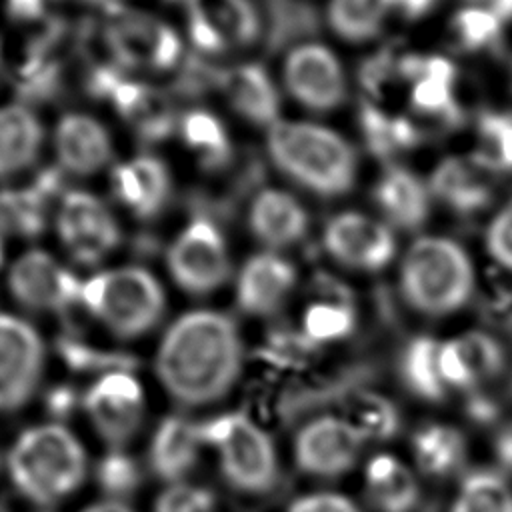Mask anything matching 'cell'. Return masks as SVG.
Returning <instances> with one entry per match:
<instances>
[{
    "label": "cell",
    "mask_w": 512,
    "mask_h": 512,
    "mask_svg": "<svg viewBox=\"0 0 512 512\" xmlns=\"http://www.w3.org/2000/svg\"><path fill=\"white\" fill-rule=\"evenodd\" d=\"M242 364L244 346L236 322L210 308L188 310L174 318L154 354L160 386L182 406L222 400L238 382Z\"/></svg>",
    "instance_id": "obj_1"
},
{
    "label": "cell",
    "mask_w": 512,
    "mask_h": 512,
    "mask_svg": "<svg viewBox=\"0 0 512 512\" xmlns=\"http://www.w3.org/2000/svg\"><path fill=\"white\" fill-rule=\"evenodd\" d=\"M6 472L26 500L54 506L84 484L88 456L78 436L62 422L52 420L16 436L6 452Z\"/></svg>",
    "instance_id": "obj_2"
},
{
    "label": "cell",
    "mask_w": 512,
    "mask_h": 512,
    "mask_svg": "<svg viewBox=\"0 0 512 512\" xmlns=\"http://www.w3.org/2000/svg\"><path fill=\"white\" fill-rule=\"evenodd\" d=\"M266 148L274 166L318 196H342L356 180L358 160L338 132L308 120H278L268 128Z\"/></svg>",
    "instance_id": "obj_3"
},
{
    "label": "cell",
    "mask_w": 512,
    "mask_h": 512,
    "mask_svg": "<svg viewBox=\"0 0 512 512\" xmlns=\"http://www.w3.org/2000/svg\"><path fill=\"white\" fill-rule=\"evenodd\" d=\"M80 306L112 336L132 340L156 328L166 310V292L148 268L124 264L82 278Z\"/></svg>",
    "instance_id": "obj_4"
},
{
    "label": "cell",
    "mask_w": 512,
    "mask_h": 512,
    "mask_svg": "<svg viewBox=\"0 0 512 512\" xmlns=\"http://www.w3.org/2000/svg\"><path fill=\"white\" fill-rule=\"evenodd\" d=\"M400 290L416 312L448 316L470 300L474 266L458 242L444 236H420L402 258Z\"/></svg>",
    "instance_id": "obj_5"
},
{
    "label": "cell",
    "mask_w": 512,
    "mask_h": 512,
    "mask_svg": "<svg viewBox=\"0 0 512 512\" xmlns=\"http://www.w3.org/2000/svg\"><path fill=\"white\" fill-rule=\"evenodd\" d=\"M104 16L102 42L108 60L124 72L150 80L180 66L184 40L162 16L128 4Z\"/></svg>",
    "instance_id": "obj_6"
},
{
    "label": "cell",
    "mask_w": 512,
    "mask_h": 512,
    "mask_svg": "<svg viewBox=\"0 0 512 512\" xmlns=\"http://www.w3.org/2000/svg\"><path fill=\"white\" fill-rule=\"evenodd\" d=\"M206 448L218 456L224 480L244 494H266L278 482L272 436L246 412H224L202 422Z\"/></svg>",
    "instance_id": "obj_7"
},
{
    "label": "cell",
    "mask_w": 512,
    "mask_h": 512,
    "mask_svg": "<svg viewBox=\"0 0 512 512\" xmlns=\"http://www.w3.org/2000/svg\"><path fill=\"white\" fill-rule=\"evenodd\" d=\"M50 226L62 252L86 268L100 266L122 242V226L112 206L84 188L62 192Z\"/></svg>",
    "instance_id": "obj_8"
},
{
    "label": "cell",
    "mask_w": 512,
    "mask_h": 512,
    "mask_svg": "<svg viewBox=\"0 0 512 512\" xmlns=\"http://www.w3.org/2000/svg\"><path fill=\"white\" fill-rule=\"evenodd\" d=\"M88 88L144 140H158L176 132L178 116H174L170 102L150 80L104 62V66L90 72Z\"/></svg>",
    "instance_id": "obj_9"
},
{
    "label": "cell",
    "mask_w": 512,
    "mask_h": 512,
    "mask_svg": "<svg viewBox=\"0 0 512 512\" xmlns=\"http://www.w3.org/2000/svg\"><path fill=\"white\" fill-rule=\"evenodd\" d=\"M172 282L192 296L216 292L230 278V252L220 228L208 218H192L166 248Z\"/></svg>",
    "instance_id": "obj_10"
},
{
    "label": "cell",
    "mask_w": 512,
    "mask_h": 512,
    "mask_svg": "<svg viewBox=\"0 0 512 512\" xmlns=\"http://www.w3.org/2000/svg\"><path fill=\"white\" fill-rule=\"evenodd\" d=\"M82 410L110 448H124L142 428L146 394L130 370H110L102 372L82 394Z\"/></svg>",
    "instance_id": "obj_11"
},
{
    "label": "cell",
    "mask_w": 512,
    "mask_h": 512,
    "mask_svg": "<svg viewBox=\"0 0 512 512\" xmlns=\"http://www.w3.org/2000/svg\"><path fill=\"white\" fill-rule=\"evenodd\" d=\"M6 286L14 302L28 310L66 312L80 306L82 278L42 248H30L10 262Z\"/></svg>",
    "instance_id": "obj_12"
},
{
    "label": "cell",
    "mask_w": 512,
    "mask_h": 512,
    "mask_svg": "<svg viewBox=\"0 0 512 512\" xmlns=\"http://www.w3.org/2000/svg\"><path fill=\"white\" fill-rule=\"evenodd\" d=\"M366 444L350 418L324 414L308 420L296 432L292 454L304 474L330 480L350 472Z\"/></svg>",
    "instance_id": "obj_13"
},
{
    "label": "cell",
    "mask_w": 512,
    "mask_h": 512,
    "mask_svg": "<svg viewBox=\"0 0 512 512\" xmlns=\"http://www.w3.org/2000/svg\"><path fill=\"white\" fill-rule=\"evenodd\" d=\"M46 344L26 318L0 312V412L26 404L44 370Z\"/></svg>",
    "instance_id": "obj_14"
},
{
    "label": "cell",
    "mask_w": 512,
    "mask_h": 512,
    "mask_svg": "<svg viewBox=\"0 0 512 512\" xmlns=\"http://www.w3.org/2000/svg\"><path fill=\"white\" fill-rule=\"evenodd\" d=\"M260 30V12L252 0H186V38L202 54L246 48Z\"/></svg>",
    "instance_id": "obj_15"
},
{
    "label": "cell",
    "mask_w": 512,
    "mask_h": 512,
    "mask_svg": "<svg viewBox=\"0 0 512 512\" xmlns=\"http://www.w3.org/2000/svg\"><path fill=\"white\" fill-rule=\"evenodd\" d=\"M50 146L62 174L88 178L114 164V138L110 128L94 114L64 112L52 126Z\"/></svg>",
    "instance_id": "obj_16"
},
{
    "label": "cell",
    "mask_w": 512,
    "mask_h": 512,
    "mask_svg": "<svg viewBox=\"0 0 512 512\" xmlns=\"http://www.w3.org/2000/svg\"><path fill=\"white\" fill-rule=\"evenodd\" d=\"M284 86L298 104L316 112L340 106L348 92L340 60L318 42H306L290 50L284 60Z\"/></svg>",
    "instance_id": "obj_17"
},
{
    "label": "cell",
    "mask_w": 512,
    "mask_h": 512,
    "mask_svg": "<svg viewBox=\"0 0 512 512\" xmlns=\"http://www.w3.org/2000/svg\"><path fill=\"white\" fill-rule=\"evenodd\" d=\"M108 186L122 210L138 220H150L170 202L172 172L160 156L138 152L110 166Z\"/></svg>",
    "instance_id": "obj_18"
},
{
    "label": "cell",
    "mask_w": 512,
    "mask_h": 512,
    "mask_svg": "<svg viewBox=\"0 0 512 512\" xmlns=\"http://www.w3.org/2000/svg\"><path fill=\"white\" fill-rule=\"evenodd\" d=\"M324 248L342 266L376 272L394 258L396 236L386 222L360 212H342L326 224Z\"/></svg>",
    "instance_id": "obj_19"
},
{
    "label": "cell",
    "mask_w": 512,
    "mask_h": 512,
    "mask_svg": "<svg viewBox=\"0 0 512 512\" xmlns=\"http://www.w3.org/2000/svg\"><path fill=\"white\" fill-rule=\"evenodd\" d=\"M438 364L448 392L472 390L500 374L504 352L494 336L482 330H468L440 340Z\"/></svg>",
    "instance_id": "obj_20"
},
{
    "label": "cell",
    "mask_w": 512,
    "mask_h": 512,
    "mask_svg": "<svg viewBox=\"0 0 512 512\" xmlns=\"http://www.w3.org/2000/svg\"><path fill=\"white\" fill-rule=\"evenodd\" d=\"M202 448H206L202 422H196L182 412H172L164 416L152 432L148 444V468L166 484L182 482L198 464Z\"/></svg>",
    "instance_id": "obj_21"
},
{
    "label": "cell",
    "mask_w": 512,
    "mask_h": 512,
    "mask_svg": "<svg viewBox=\"0 0 512 512\" xmlns=\"http://www.w3.org/2000/svg\"><path fill=\"white\" fill-rule=\"evenodd\" d=\"M296 282V268L278 252L264 250L248 258L236 274V304L252 316L276 312Z\"/></svg>",
    "instance_id": "obj_22"
},
{
    "label": "cell",
    "mask_w": 512,
    "mask_h": 512,
    "mask_svg": "<svg viewBox=\"0 0 512 512\" xmlns=\"http://www.w3.org/2000/svg\"><path fill=\"white\" fill-rule=\"evenodd\" d=\"M62 192L58 176L48 178V174H40L28 184L0 188V236L4 240L40 236L52 224L54 206Z\"/></svg>",
    "instance_id": "obj_23"
},
{
    "label": "cell",
    "mask_w": 512,
    "mask_h": 512,
    "mask_svg": "<svg viewBox=\"0 0 512 512\" xmlns=\"http://www.w3.org/2000/svg\"><path fill=\"white\" fill-rule=\"evenodd\" d=\"M46 140L40 116L24 102L0 104V180L30 170Z\"/></svg>",
    "instance_id": "obj_24"
},
{
    "label": "cell",
    "mask_w": 512,
    "mask_h": 512,
    "mask_svg": "<svg viewBox=\"0 0 512 512\" xmlns=\"http://www.w3.org/2000/svg\"><path fill=\"white\" fill-rule=\"evenodd\" d=\"M218 84L230 108L248 122L270 128L280 120V96L264 66L236 64L222 72Z\"/></svg>",
    "instance_id": "obj_25"
},
{
    "label": "cell",
    "mask_w": 512,
    "mask_h": 512,
    "mask_svg": "<svg viewBox=\"0 0 512 512\" xmlns=\"http://www.w3.org/2000/svg\"><path fill=\"white\" fill-rule=\"evenodd\" d=\"M248 226L268 250L276 252L278 248L296 244L306 234L308 214L292 194L278 188H264L250 204Z\"/></svg>",
    "instance_id": "obj_26"
},
{
    "label": "cell",
    "mask_w": 512,
    "mask_h": 512,
    "mask_svg": "<svg viewBox=\"0 0 512 512\" xmlns=\"http://www.w3.org/2000/svg\"><path fill=\"white\" fill-rule=\"evenodd\" d=\"M362 486L378 512H412L420 500L416 472L390 452H376L366 460Z\"/></svg>",
    "instance_id": "obj_27"
},
{
    "label": "cell",
    "mask_w": 512,
    "mask_h": 512,
    "mask_svg": "<svg viewBox=\"0 0 512 512\" xmlns=\"http://www.w3.org/2000/svg\"><path fill=\"white\" fill-rule=\"evenodd\" d=\"M374 200L388 224L404 230L422 226L430 212V188L406 168H390L374 188Z\"/></svg>",
    "instance_id": "obj_28"
},
{
    "label": "cell",
    "mask_w": 512,
    "mask_h": 512,
    "mask_svg": "<svg viewBox=\"0 0 512 512\" xmlns=\"http://www.w3.org/2000/svg\"><path fill=\"white\" fill-rule=\"evenodd\" d=\"M414 466L432 478H446L456 474L468 456V442L464 434L444 422H426L412 434L410 440Z\"/></svg>",
    "instance_id": "obj_29"
},
{
    "label": "cell",
    "mask_w": 512,
    "mask_h": 512,
    "mask_svg": "<svg viewBox=\"0 0 512 512\" xmlns=\"http://www.w3.org/2000/svg\"><path fill=\"white\" fill-rule=\"evenodd\" d=\"M430 192L446 206L462 214H474L490 202V186L480 172L466 160L444 158L432 172Z\"/></svg>",
    "instance_id": "obj_30"
},
{
    "label": "cell",
    "mask_w": 512,
    "mask_h": 512,
    "mask_svg": "<svg viewBox=\"0 0 512 512\" xmlns=\"http://www.w3.org/2000/svg\"><path fill=\"white\" fill-rule=\"evenodd\" d=\"M178 140L204 168H218L230 160L232 142L224 122L206 108H190L178 116Z\"/></svg>",
    "instance_id": "obj_31"
},
{
    "label": "cell",
    "mask_w": 512,
    "mask_h": 512,
    "mask_svg": "<svg viewBox=\"0 0 512 512\" xmlns=\"http://www.w3.org/2000/svg\"><path fill=\"white\" fill-rule=\"evenodd\" d=\"M438 348L440 340L432 336H416L406 344L400 358V374L406 388L430 402L442 400L448 394L440 374Z\"/></svg>",
    "instance_id": "obj_32"
},
{
    "label": "cell",
    "mask_w": 512,
    "mask_h": 512,
    "mask_svg": "<svg viewBox=\"0 0 512 512\" xmlns=\"http://www.w3.org/2000/svg\"><path fill=\"white\" fill-rule=\"evenodd\" d=\"M450 512H512V486L494 470H472L460 480Z\"/></svg>",
    "instance_id": "obj_33"
},
{
    "label": "cell",
    "mask_w": 512,
    "mask_h": 512,
    "mask_svg": "<svg viewBox=\"0 0 512 512\" xmlns=\"http://www.w3.org/2000/svg\"><path fill=\"white\" fill-rule=\"evenodd\" d=\"M392 10V0H330L328 22L332 30L350 42L374 38Z\"/></svg>",
    "instance_id": "obj_34"
},
{
    "label": "cell",
    "mask_w": 512,
    "mask_h": 512,
    "mask_svg": "<svg viewBox=\"0 0 512 512\" xmlns=\"http://www.w3.org/2000/svg\"><path fill=\"white\" fill-rule=\"evenodd\" d=\"M360 126L370 150L376 154H390L408 148L418 140V132L408 120L392 118L372 104L362 106Z\"/></svg>",
    "instance_id": "obj_35"
},
{
    "label": "cell",
    "mask_w": 512,
    "mask_h": 512,
    "mask_svg": "<svg viewBox=\"0 0 512 512\" xmlns=\"http://www.w3.org/2000/svg\"><path fill=\"white\" fill-rule=\"evenodd\" d=\"M302 326L310 340H342L354 328V312L342 302H314L306 308Z\"/></svg>",
    "instance_id": "obj_36"
},
{
    "label": "cell",
    "mask_w": 512,
    "mask_h": 512,
    "mask_svg": "<svg viewBox=\"0 0 512 512\" xmlns=\"http://www.w3.org/2000/svg\"><path fill=\"white\" fill-rule=\"evenodd\" d=\"M482 164L512 170V112H484L478 120Z\"/></svg>",
    "instance_id": "obj_37"
},
{
    "label": "cell",
    "mask_w": 512,
    "mask_h": 512,
    "mask_svg": "<svg viewBox=\"0 0 512 512\" xmlns=\"http://www.w3.org/2000/svg\"><path fill=\"white\" fill-rule=\"evenodd\" d=\"M96 478L102 490L108 494L106 498L122 500L138 488L140 466L130 454L124 452V448H108L96 468Z\"/></svg>",
    "instance_id": "obj_38"
},
{
    "label": "cell",
    "mask_w": 512,
    "mask_h": 512,
    "mask_svg": "<svg viewBox=\"0 0 512 512\" xmlns=\"http://www.w3.org/2000/svg\"><path fill=\"white\" fill-rule=\"evenodd\" d=\"M454 32L466 48H484L492 44L500 30L502 20L488 6H466L454 16Z\"/></svg>",
    "instance_id": "obj_39"
},
{
    "label": "cell",
    "mask_w": 512,
    "mask_h": 512,
    "mask_svg": "<svg viewBox=\"0 0 512 512\" xmlns=\"http://www.w3.org/2000/svg\"><path fill=\"white\" fill-rule=\"evenodd\" d=\"M348 418L360 430V434L366 438V442L368 440H386L394 434V430L398 426V414H396L394 406L376 394L362 398L356 404L354 414Z\"/></svg>",
    "instance_id": "obj_40"
},
{
    "label": "cell",
    "mask_w": 512,
    "mask_h": 512,
    "mask_svg": "<svg viewBox=\"0 0 512 512\" xmlns=\"http://www.w3.org/2000/svg\"><path fill=\"white\" fill-rule=\"evenodd\" d=\"M152 512H216V496L206 486L182 480L164 486Z\"/></svg>",
    "instance_id": "obj_41"
},
{
    "label": "cell",
    "mask_w": 512,
    "mask_h": 512,
    "mask_svg": "<svg viewBox=\"0 0 512 512\" xmlns=\"http://www.w3.org/2000/svg\"><path fill=\"white\" fill-rule=\"evenodd\" d=\"M486 250L498 266L512 272V198L490 220Z\"/></svg>",
    "instance_id": "obj_42"
},
{
    "label": "cell",
    "mask_w": 512,
    "mask_h": 512,
    "mask_svg": "<svg viewBox=\"0 0 512 512\" xmlns=\"http://www.w3.org/2000/svg\"><path fill=\"white\" fill-rule=\"evenodd\" d=\"M286 512H362L346 494L334 490H316L296 498Z\"/></svg>",
    "instance_id": "obj_43"
},
{
    "label": "cell",
    "mask_w": 512,
    "mask_h": 512,
    "mask_svg": "<svg viewBox=\"0 0 512 512\" xmlns=\"http://www.w3.org/2000/svg\"><path fill=\"white\" fill-rule=\"evenodd\" d=\"M10 20L20 24H38L52 16L56 0H2Z\"/></svg>",
    "instance_id": "obj_44"
},
{
    "label": "cell",
    "mask_w": 512,
    "mask_h": 512,
    "mask_svg": "<svg viewBox=\"0 0 512 512\" xmlns=\"http://www.w3.org/2000/svg\"><path fill=\"white\" fill-rule=\"evenodd\" d=\"M436 0H392V10L402 12L408 18H420L424 16Z\"/></svg>",
    "instance_id": "obj_45"
},
{
    "label": "cell",
    "mask_w": 512,
    "mask_h": 512,
    "mask_svg": "<svg viewBox=\"0 0 512 512\" xmlns=\"http://www.w3.org/2000/svg\"><path fill=\"white\" fill-rule=\"evenodd\" d=\"M78 512H136L132 506H128L124 500H112V498H104L98 502H92L88 506H84Z\"/></svg>",
    "instance_id": "obj_46"
},
{
    "label": "cell",
    "mask_w": 512,
    "mask_h": 512,
    "mask_svg": "<svg viewBox=\"0 0 512 512\" xmlns=\"http://www.w3.org/2000/svg\"><path fill=\"white\" fill-rule=\"evenodd\" d=\"M496 454L498 460L512 470V426H508L496 440Z\"/></svg>",
    "instance_id": "obj_47"
},
{
    "label": "cell",
    "mask_w": 512,
    "mask_h": 512,
    "mask_svg": "<svg viewBox=\"0 0 512 512\" xmlns=\"http://www.w3.org/2000/svg\"><path fill=\"white\" fill-rule=\"evenodd\" d=\"M80 2L86 4V6H92L96 10H102L104 14L114 12V10L122 8V6H126V0H80Z\"/></svg>",
    "instance_id": "obj_48"
},
{
    "label": "cell",
    "mask_w": 512,
    "mask_h": 512,
    "mask_svg": "<svg viewBox=\"0 0 512 512\" xmlns=\"http://www.w3.org/2000/svg\"><path fill=\"white\" fill-rule=\"evenodd\" d=\"M4 72H6V54H4V44H2V38H0V82L4 78Z\"/></svg>",
    "instance_id": "obj_49"
},
{
    "label": "cell",
    "mask_w": 512,
    "mask_h": 512,
    "mask_svg": "<svg viewBox=\"0 0 512 512\" xmlns=\"http://www.w3.org/2000/svg\"><path fill=\"white\" fill-rule=\"evenodd\" d=\"M2 264H4V238L0 236V268H2Z\"/></svg>",
    "instance_id": "obj_50"
}]
</instances>
